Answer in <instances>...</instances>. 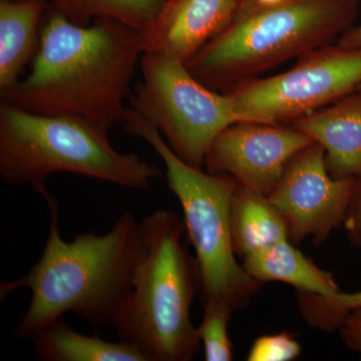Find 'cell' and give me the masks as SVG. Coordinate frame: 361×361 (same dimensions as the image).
<instances>
[{
	"label": "cell",
	"mask_w": 361,
	"mask_h": 361,
	"mask_svg": "<svg viewBox=\"0 0 361 361\" xmlns=\"http://www.w3.org/2000/svg\"><path fill=\"white\" fill-rule=\"evenodd\" d=\"M337 44L346 49H361V23L344 32Z\"/></svg>",
	"instance_id": "603a6c76"
},
{
	"label": "cell",
	"mask_w": 361,
	"mask_h": 361,
	"mask_svg": "<svg viewBox=\"0 0 361 361\" xmlns=\"http://www.w3.org/2000/svg\"><path fill=\"white\" fill-rule=\"evenodd\" d=\"M361 85V49L323 45L291 70L248 78L225 92L242 122L284 125L336 103Z\"/></svg>",
	"instance_id": "ba28073f"
},
{
	"label": "cell",
	"mask_w": 361,
	"mask_h": 361,
	"mask_svg": "<svg viewBox=\"0 0 361 361\" xmlns=\"http://www.w3.org/2000/svg\"><path fill=\"white\" fill-rule=\"evenodd\" d=\"M146 51L144 32L111 18L78 25L49 7L28 75L0 99L39 115L123 126L125 99Z\"/></svg>",
	"instance_id": "6da1fadb"
},
{
	"label": "cell",
	"mask_w": 361,
	"mask_h": 361,
	"mask_svg": "<svg viewBox=\"0 0 361 361\" xmlns=\"http://www.w3.org/2000/svg\"><path fill=\"white\" fill-rule=\"evenodd\" d=\"M355 184L329 174L324 149L314 142L289 161L267 198L286 221L292 243L311 238L318 246L343 226Z\"/></svg>",
	"instance_id": "9c48e42d"
},
{
	"label": "cell",
	"mask_w": 361,
	"mask_h": 361,
	"mask_svg": "<svg viewBox=\"0 0 361 361\" xmlns=\"http://www.w3.org/2000/svg\"><path fill=\"white\" fill-rule=\"evenodd\" d=\"M33 187L47 202L51 222L37 263L25 276L0 285L1 298L20 288L32 293L13 336L32 339L68 312L94 327L115 326L132 290L142 246L140 222L125 212L106 234L82 233L66 242L59 231L58 200L44 183Z\"/></svg>",
	"instance_id": "7a4b0ae2"
},
{
	"label": "cell",
	"mask_w": 361,
	"mask_h": 361,
	"mask_svg": "<svg viewBox=\"0 0 361 361\" xmlns=\"http://www.w3.org/2000/svg\"><path fill=\"white\" fill-rule=\"evenodd\" d=\"M203 319L197 327L207 361H231L233 344L228 334V322L232 313L222 306L206 304Z\"/></svg>",
	"instance_id": "d6986e66"
},
{
	"label": "cell",
	"mask_w": 361,
	"mask_h": 361,
	"mask_svg": "<svg viewBox=\"0 0 361 361\" xmlns=\"http://www.w3.org/2000/svg\"><path fill=\"white\" fill-rule=\"evenodd\" d=\"M140 66L142 80L129 108L160 132L180 160L203 169L214 140L242 122L231 99L197 80L186 63L169 54L144 52Z\"/></svg>",
	"instance_id": "52a82bcc"
},
{
	"label": "cell",
	"mask_w": 361,
	"mask_h": 361,
	"mask_svg": "<svg viewBox=\"0 0 361 361\" xmlns=\"http://www.w3.org/2000/svg\"><path fill=\"white\" fill-rule=\"evenodd\" d=\"M343 228L350 243L361 249V177L356 179L355 193Z\"/></svg>",
	"instance_id": "44dd1931"
},
{
	"label": "cell",
	"mask_w": 361,
	"mask_h": 361,
	"mask_svg": "<svg viewBox=\"0 0 361 361\" xmlns=\"http://www.w3.org/2000/svg\"><path fill=\"white\" fill-rule=\"evenodd\" d=\"M127 134L148 142L166 168L171 191L182 208L184 224L195 249L201 276V303L242 310L263 282L237 261L231 232V204L237 182L229 175L205 173L176 155L160 132L129 109L123 125Z\"/></svg>",
	"instance_id": "8992f818"
},
{
	"label": "cell",
	"mask_w": 361,
	"mask_h": 361,
	"mask_svg": "<svg viewBox=\"0 0 361 361\" xmlns=\"http://www.w3.org/2000/svg\"><path fill=\"white\" fill-rule=\"evenodd\" d=\"M30 341L37 357L44 361H146L125 342L78 334L63 317Z\"/></svg>",
	"instance_id": "2e32d148"
},
{
	"label": "cell",
	"mask_w": 361,
	"mask_h": 361,
	"mask_svg": "<svg viewBox=\"0 0 361 361\" xmlns=\"http://www.w3.org/2000/svg\"><path fill=\"white\" fill-rule=\"evenodd\" d=\"M0 1H16V0H0Z\"/></svg>",
	"instance_id": "d4e9b609"
},
{
	"label": "cell",
	"mask_w": 361,
	"mask_h": 361,
	"mask_svg": "<svg viewBox=\"0 0 361 361\" xmlns=\"http://www.w3.org/2000/svg\"><path fill=\"white\" fill-rule=\"evenodd\" d=\"M301 353V345L289 332L258 337L249 351L248 361H290Z\"/></svg>",
	"instance_id": "ffe728a7"
},
{
	"label": "cell",
	"mask_w": 361,
	"mask_h": 361,
	"mask_svg": "<svg viewBox=\"0 0 361 361\" xmlns=\"http://www.w3.org/2000/svg\"><path fill=\"white\" fill-rule=\"evenodd\" d=\"M140 226L142 246L132 290L114 327L120 341L146 361L192 360L201 346L191 320L201 276L196 257L182 243L184 221L161 209Z\"/></svg>",
	"instance_id": "3957f363"
},
{
	"label": "cell",
	"mask_w": 361,
	"mask_h": 361,
	"mask_svg": "<svg viewBox=\"0 0 361 361\" xmlns=\"http://www.w3.org/2000/svg\"><path fill=\"white\" fill-rule=\"evenodd\" d=\"M338 331L346 348L357 353L361 360V308L348 313Z\"/></svg>",
	"instance_id": "7402d4cb"
},
{
	"label": "cell",
	"mask_w": 361,
	"mask_h": 361,
	"mask_svg": "<svg viewBox=\"0 0 361 361\" xmlns=\"http://www.w3.org/2000/svg\"><path fill=\"white\" fill-rule=\"evenodd\" d=\"M168 0H49L51 8L71 23L87 26L99 18H111L139 32H148Z\"/></svg>",
	"instance_id": "e0dca14e"
},
{
	"label": "cell",
	"mask_w": 361,
	"mask_h": 361,
	"mask_svg": "<svg viewBox=\"0 0 361 361\" xmlns=\"http://www.w3.org/2000/svg\"><path fill=\"white\" fill-rule=\"evenodd\" d=\"M360 90V92H361V85H360V87H358V90Z\"/></svg>",
	"instance_id": "484cf974"
},
{
	"label": "cell",
	"mask_w": 361,
	"mask_h": 361,
	"mask_svg": "<svg viewBox=\"0 0 361 361\" xmlns=\"http://www.w3.org/2000/svg\"><path fill=\"white\" fill-rule=\"evenodd\" d=\"M68 173L97 182L147 190L161 169L135 153H121L109 130L80 118L39 115L0 103V177L7 184L44 183Z\"/></svg>",
	"instance_id": "5b68a950"
},
{
	"label": "cell",
	"mask_w": 361,
	"mask_h": 361,
	"mask_svg": "<svg viewBox=\"0 0 361 361\" xmlns=\"http://www.w3.org/2000/svg\"><path fill=\"white\" fill-rule=\"evenodd\" d=\"M47 0L0 1V92L21 80L39 51Z\"/></svg>",
	"instance_id": "4fadbf2b"
},
{
	"label": "cell",
	"mask_w": 361,
	"mask_h": 361,
	"mask_svg": "<svg viewBox=\"0 0 361 361\" xmlns=\"http://www.w3.org/2000/svg\"><path fill=\"white\" fill-rule=\"evenodd\" d=\"M235 253L242 259L289 240L288 226L269 199L237 183L231 204Z\"/></svg>",
	"instance_id": "9a60e30c"
},
{
	"label": "cell",
	"mask_w": 361,
	"mask_h": 361,
	"mask_svg": "<svg viewBox=\"0 0 361 361\" xmlns=\"http://www.w3.org/2000/svg\"><path fill=\"white\" fill-rule=\"evenodd\" d=\"M312 142L292 126L239 122L214 140L205 165L209 172L229 175L239 184L267 197L289 161Z\"/></svg>",
	"instance_id": "30bf717a"
},
{
	"label": "cell",
	"mask_w": 361,
	"mask_h": 361,
	"mask_svg": "<svg viewBox=\"0 0 361 361\" xmlns=\"http://www.w3.org/2000/svg\"><path fill=\"white\" fill-rule=\"evenodd\" d=\"M244 269L261 282L279 281L291 285L297 292L334 296L341 293L334 275L322 269L293 246L283 240L243 259Z\"/></svg>",
	"instance_id": "5bb4252c"
},
{
	"label": "cell",
	"mask_w": 361,
	"mask_h": 361,
	"mask_svg": "<svg viewBox=\"0 0 361 361\" xmlns=\"http://www.w3.org/2000/svg\"><path fill=\"white\" fill-rule=\"evenodd\" d=\"M292 127L323 147L332 177H361L360 90L294 121Z\"/></svg>",
	"instance_id": "7c38bea8"
},
{
	"label": "cell",
	"mask_w": 361,
	"mask_h": 361,
	"mask_svg": "<svg viewBox=\"0 0 361 361\" xmlns=\"http://www.w3.org/2000/svg\"><path fill=\"white\" fill-rule=\"evenodd\" d=\"M297 298L304 319L310 326L323 331L338 330L351 310L361 308V290L355 293L341 292L334 296L301 292Z\"/></svg>",
	"instance_id": "ac0fdd59"
},
{
	"label": "cell",
	"mask_w": 361,
	"mask_h": 361,
	"mask_svg": "<svg viewBox=\"0 0 361 361\" xmlns=\"http://www.w3.org/2000/svg\"><path fill=\"white\" fill-rule=\"evenodd\" d=\"M360 0H246L231 25L189 63L210 89H230L292 58L326 45L353 27Z\"/></svg>",
	"instance_id": "277c9868"
},
{
	"label": "cell",
	"mask_w": 361,
	"mask_h": 361,
	"mask_svg": "<svg viewBox=\"0 0 361 361\" xmlns=\"http://www.w3.org/2000/svg\"><path fill=\"white\" fill-rule=\"evenodd\" d=\"M245 1L168 0L155 23L144 32L146 51L169 54L187 65L231 25Z\"/></svg>",
	"instance_id": "8fae6325"
},
{
	"label": "cell",
	"mask_w": 361,
	"mask_h": 361,
	"mask_svg": "<svg viewBox=\"0 0 361 361\" xmlns=\"http://www.w3.org/2000/svg\"><path fill=\"white\" fill-rule=\"evenodd\" d=\"M255 1L261 4V6H270L280 4V2L283 1V0H255Z\"/></svg>",
	"instance_id": "cb8c5ba5"
}]
</instances>
